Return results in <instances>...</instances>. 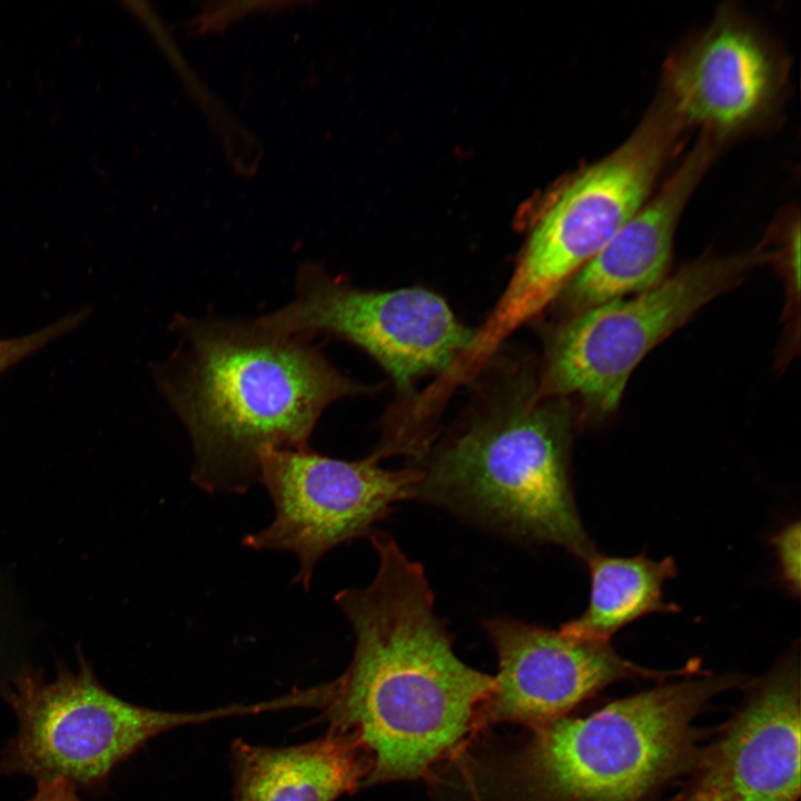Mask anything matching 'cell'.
<instances>
[{
    "instance_id": "obj_1",
    "label": "cell",
    "mask_w": 801,
    "mask_h": 801,
    "mask_svg": "<svg viewBox=\"0 0 801 801\" xmlns=\"http://www.w3.org/2000/svg\"><path fill=\"white\" fill-rule=\"evenodd\" d=\"M369 540L374 580L335 596L355 646L325 704L329 729L364 752L366 783L415 779L457 748L478 721L495 678L459 660L434 610L423 566L386 532Z\"/></svg>"
},
{
    "instance_id": "obj_2",
    "label": "cell",
    "mask_w": 801,
    "mask_h": 801,
    "mask_svg": "<svg viewBox=\"0 0 801 801\" xmlns=\"http://www.w3.org/2000/svg\"><path fill=\"white\" fill-rule=\"evenodd\" d=\"M171 329L178 344L156 383L191 441V482L210 494L246 493L263 453L309 448L332 403L368 390L313 338L273 332L257 318L179 314Z\"/></svg>"
},
{
    "instance_id": "obj_3",
    "label": "cell",
    "mask_w": 801,
    "mask_h": 801,
    "mask_svg": "<svg viewBox=\"0 0 801 801\" xmlns=\"http://www.w3.org/2000/svg\"><path fill=\"white\" fill-rule=\"evenodd\" d=\"M535 388L516 389L427 451L413 498L586 563L597 551L571 487L572 409L565 398L537 400Z\"/></svg>"
},
{
    "instance_id": "obj_4",
    "label": "cell",
    "mask_w": 801,
    "mask_h": 801,
    "mask_svg": "<svg viewBox=\"0 0 801 801\" xmlns=\"http://www.w3.org/2000/svg\"><path fill=\"white\" fill-rule=\"evenodd\" d=\"M743 682L706 673L662 681L540 725L523 756L525 785L535 801H650L693 767L704 734L695 719Z\"/></svg>"
},
{
    "instance_id": "obj_5",
    "label": "cell",
    "mask_w": 801,
    "mask_h": 801,
    "mask_svg": "<svg viewBox=\"0 0 801 801\" xmlns=\"http://www.w3.org/2000/svg\"><path fill=\"white\" fill-rule=\"evenodd\" d=\"M685 127L660 97L614 151L573 175L534 225L511 280L475 349L500 343L554 303L583 268L647 201Z\"/></svg>"
},
{
    "instance_id": "obj_6",
    "label": "cell",
    "mask_w": 801,
    "mask_h": 801,
    "mask_svg": "<svg viewBox=\"0 0 801 801\" xmlns=\"http://www.w3.org/2000/svg\"><path fill=\"white\" fill-rule=\"evenodd\" d=\"M777 255L763 243L730 256H703L647 290L567 316L547 339L535 398L575 396L589 419L605 418L651 349Z\"/></svg>"
},
{
    "instance_id": "obj_7",
    "label": "cell",
    "mask_w": 801,
    "mask_h": 801,
    "mask_svg": "<svg viewBox=\"0 0 801 801\" xmlns=\"http://www.w3.org/2000/svg\"><path fill=\"white\" fill-rule=\"evenodd\" d=\"M79 659L76 672L60 670L52 682L24 671L6 692L18 731L4 750L2 773L37 780L61 777L97 787L116 765L165 731L250 712L246 705L197 713L138 706L107 691Z\"/></svg>"
},
{
    "instance_id": "obj_8",
    "label": "cell",
    "mask_w": 801,
    "mask_h": 801,
    "mask_svg": "<svg viewBox=\"0 0 801 801\" xmlns=\"http://www.w3.org/2000/svg\"><path fill=\"white\" fill-rule=\"evenodd\" d=\"M295 285L293 300L257 317L259 324L280 334L352 343L404 394L418 378L447 372L468 356L476 338L444 298L424 288L360 289L313 265L299 269Z\"/></svg>"
},
{
    "instance_id": "obj_9",
    "label": "cell",
    "mask_w": 801,
    "mask_h": 801,
    "mask_svg": "<svg viewBox=\"0 0 801 801\" xmlns=\"http://www.w3.org/2000/svg\"><path fill=\"white\" fill-rule=\"evenodd\" d=\"M379 459L372 453L346 461L310 448L263 453L258 482L275 514L267 526L247 534L243 545L295 554L299 567L294 583L308 590L314 568L326 553L370 535L396 503L414 497L419 469H387Z\"/></svg>"
},
{
    "instance_id": "obj_10",
    "label": "cell",
    "mask_w": 801,
    "mask_h": 801,
    "mask_svg": "<svg viewBox=\"0 0 801 801\" xmlns=\"http://www.w3.org/2000/svg\"><path fill=\"white\" fill-rule=\"evenodd\" d=\"M798 652L745 684L738 710L702 746L671 801H797L800 795Z\"/></svg>"
},
{
    "instance_id": "obj_11",
    "label": "cell",
    "mask_w": 801,
    "mask_h": 801,
    "mask_svg": "<svg viewBox=\"0 0 801 801\" xmlns=\"http://www.w3.org/2000/svg\"><path fill=\"white\" fill-rule=\"evenodd\" d=\"M498 661L495 690L483 715L533 729L567 713L612 683L656 682L701 673L693 660L678 670H654L616 653L610 643L578 640L558 630L507 616L484 623Z\"/></svg>"
},
{
    "instance_id": "obj_12",
    "label": "cell",
    "mask_w": 801,
    "mask_h": 801,
    "mask_svg": "<svg viewBox=\"0 0 801 801\" xmlns=\"http://www.w3.org/2000/svg\"><path fill=\"white\" fill-rule=\"evenodd\" d=\"M783 66L755 27L722 11L668 61L661 96L683 126L722 136L754 125L772 107Z\"/></svg>"
},
{
    "instance_id": "obj_13",
    "label": "cell",
    "mask_w": 801,
    "mask_h": 801,
    "mask_svg": "<svg viewBox=\"0 0 801 801\" xmlns=\"http://www.w3.org/2000/svg\"><path fill=\"white\" fill-rule=\"evenodd\" d=\"M718 142L702 134L659 192L574 275L556 299L568 316L642 293L668 277L678 221Z\"/></svg>"
},
{
    "instance_id": "obj_14",
    "label": "cell",
    "mask_w": 801,
    "mask_h": 801,
    "mask_svg": "<svg viewBox=\"0 0 801 801\" xmlns=\"http://www.w3.org/2000/svg\"><path fill=\"white\" fill-rule=\"evenodd\" d=\"M234 801H335L364 783L369 763L347 734L334 729L285 748L233 745Z\"/></svg>"
},
{
    "instance_id": "obj_15",
    "label": "cell",
    "mask_w": 801,
    "mask_h": 801,
    "mask_svg": "<svg viewBox=\"0 0 801 801\" xmlns=\"http://www.w3.org/2000/svg\"><path fill=\"white\" fill-rule=\"evenodd\" d=\"M591 591L584 612L562 625L565 635L610 643L622 627L650 613H675L676 603L664 602V584L678 574L675 561L645 554L610 556L596 552L587 562Z\"/></svg>"
},
{
    "instance_id": "obj_16",
    "label": "cell",
    "mask_w": 801,
    "mask_h": 801,
    "mask_svg": "<svg viewBox=\"0 0 801 801\" xmlns=\"http://www.w3.org/2000/svg\"><path fill=\"white\" fill-rule=\"evenodd\" d=\"M79 317L69 314L29 335L0 339V374L79 325Z\"/></svg>"
},
{
    "instance_id": "obj_17",
    "label": "cell",
    "mask_w": 801,
    "mask_h": 801,
    "mask_svg": "<svg viewBox=\"0 0 801 801\" xmlns=\"http://www.w3.org/2000/svg\"><path fill=\"white\" fill-rule=\"evenodd\" d=\"M801 524L797 520L787 524L771 537L774 548L780 578L788 592L798 597L800 595V564H801Z\"/></svg>"
},
{
    "instance_id": "obj_18",
    "label": "cell",
    "mask_w": 801,
    "mask_h": 801,
    "mask_svg": "<svg viewBox=\"0 0 801 801\" xmlns=\"http://www.w3.org/2000/svg\"><path fill=\"white\" fill-rule=\"evenodd\" d=\"M37 792L28 801H81L76 784L66 778L37 780Z\"/></svg>"
}]
</instances>
